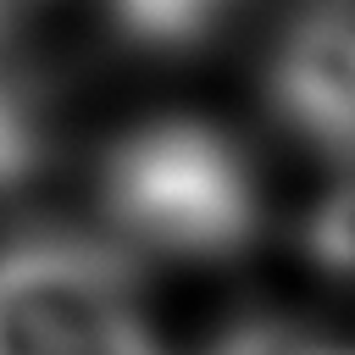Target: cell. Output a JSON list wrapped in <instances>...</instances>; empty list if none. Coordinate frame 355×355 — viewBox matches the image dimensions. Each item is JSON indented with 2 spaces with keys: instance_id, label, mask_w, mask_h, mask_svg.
<instances>
[{
  "instance_id": "cell-8",
  "label": "cell",
  "mask_w": 355,
  "mask_h": 355,
  "mask_svg": "<svg viewBox=\"0 0 355 355\" xmlns=\"http://www.w3.org/2000/svg\"><path fill=\"white\" fill-rule=\"evenodd\" d=\"M39 0H0V33H17V22L33 11Z\"/></svg>"
},
{
  "instance_id": "cell-2",
  "label": "cell",
  "mask_w": 355,
  "mask_h": 355,
  "mask_svg": "<svg viewBox=\"0 0 355 355\" xmlns=\"http://www.w3.org/2000/svg\"><path fill=\"white\" fill-rule=\"evenodd\" d=\"M0 355H166L122 250L78 233L0 244Z\"/></svg>"
},
{
  "instance_id": "cell-4",
  "label": "cell",
  "mask_w": 355,
  "mask_h": 355,
  "mask_svg": "<svg viewBox=\"0 0 355 355\" xmlns=\"http://www.w3.org/2000/svg\"><path fill=\"white\" fill-rule=\"evenodd\" d=\"M250 0H100L105 28L128 44V50H150V55H189L216 44Z\"/></svg>"
},
{
  "instance_id": "cell-5",
  "label": "cell",
  "mask_w": 355,
  "mask_h": 355,
  "mask_svg": "<svg viewBox=\"0 0 355 355\" xmlns=\"http://www.w3.org/2000/svg\"><path fill=\"white\" fill-rule=\"evenodd\" d=\"M50 94L28 67L17 33H0V189H17L44 161Z\"/></svg>"
},
{
  "instance_id": "cell-6",
  "label": "cell",
  "mask_w": 355,
  "mask_h": 355,
  "mask_svg": "<svg viewBox=\"0 0 355 355\" xmlns=\"http://www.w3.org/2000/svg\"><path fill=\"white\" fill-rule=\"evenodd\" d=\"M305 255L327 277L355 283V166L311 205V216H305Z\"/></svg>"
},
{
  "instance_id": "cell-3",
  "label": "cell",
  "mask_w": 355,
  "mask_h": 355,
  "mask_svg": "<svg viewBox=\"0 0 355 355\" xmlns=\"http://www.w3.org/2000/svg\"><path fill=\"white\" fill-rule=\"evenodd\" d=\"M266 105L272 116L355 166V0H311L266 61Z\"/></svg>"
},
{
  "instance_id": "cell-7",
  "label": "cell",
  "mask_w": 355,
  "mask_h": 355,
  "mask_svg": "<svg viewBox=\"0 0 355 355\" xmlns=\"http://www.w3.org/2000/svg\"><path fill=\"white\" fill-rule=\"evenodd\" d=\"M205 355H338V349L300 327H283V322H244V327L222 333Z\"/></svg>"
},
{
  "instance_id": "cell-1",
  "label": "cell",
  "mask_w": 355,
  "mask_h": 355,
  "mask_svg": "<svg viewBox=\"0 0 355 355\" xmlns=\"http://www.w3.org/2000/svg\"><path fill=\"white\" fill-rule=\"evenodd\" d=\"M94 211L111 250L144 261L216 266L255 244L261 183L233 133L205 116H150L105 144Z\"/></svg>"
}]
</instances>
